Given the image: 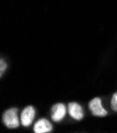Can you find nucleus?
Segmentation results:
<instances>
[{
    "instance_id": "obj_3",
    "label": "nucleus",
    "mask_w": 117,
    "mask_h": 133,
    "mask_svg": "<svg viewBox=\"0 0 117 133\" xmlns=\"http://www.w3.org/2000/svg\"><path fill=\"white\" fill-rule=\"evenodd\" d=\"M35 117V109L32 106H27L26 108H24L21 112V125L23 127H29L31 126L33 119Z\"/></svg>"
},
{
    "instance_id": "obj_6",
    "label": "nucleus",
    "mask_w": 117,
    "mask_h": 133,
    "mask_svg": "<svg viewBox=\"0 0 117 133\" xmlns=\"http://www.w3.org/2000/svg\"><path fill=\"white\" fill-rule=\"evenodd\" d=\"M68 111L71 115V117H73L76 121H80L83 117V110L80 105L77 103H70L68 106Z\"/></svg>"
},
{
    "instance_id": "obj_8",
    "label": "nucleus",
    "mask_w": 117,
    "mask_h": 133,
    "mask_svg": "<svg viewBox=\"0 0 117 133\" xmlns=\"http://www.w3.org/2000/svg\"><path fill=\"white\" fill-rule=\"evenodd\" d=\"M0 68H1V72H0V75H3V73H4V71H5V68H6V63H5V61L3 60V59H1L0 60Z\"/></svg>"
},
{
    "instance_id": "obj_2",
    "label": "nucleus",
    "mask_w": 117,
    "mask_h": 133,
    "mask_svg": "<svg viewBox=\"0 0 117 133\" xmlns=\"http://www.w3.org/2000/svg\"><path fill=\"white\" fill-rule=\"evenodd\" d=\"M89 108L95 116H106L108 114V112L104 109V107L101 105V99L98 97L93 98L89 103Z\"/></svg>"
},
{
    "instance_id": "obj_5",
    "label": "nucleus",
    "mask_w": 117,
    "mask_h": 133,
    "mask_svg": "<svg viewBox=\"0 0 117 133\" xmlns=\"http://www.w3.org/2000/svg\"><path fill=\"white\" fill-rule=\"evenodd\" d=\"M52 129H53L52 124L45 118L39 119L34 126V132L35 133H49V132L52 131Z\"/></svg>"
},
{
    "instance_id": "obj_7",
    "label": "nucleus",
    "mask_w": 117,
    "mask_h": 133,
    "mask_svg": "<svg viewBox=\"0 0 117 133\" xmlns=\"http://www.w3.org/2000/svg\"><path fill=\"white\" fill-rule=\"evenodd\" d=\"M111 107L114 111L117 112V93H115L112 97V101H111Z\"/></svg>"
},
{
    "instance_id": "obj_1",
    "label": "nucleus",
    "mask_w": 117,
    "mask_h": 133,
    "mask_svg": "<svg viewBox=\"0 0 117 133\" xmlns=\"http://www.w3.org/2000/svg\"><path fill=\"white\" fill-rule=\"evenodd\" d=\"M3 124L5 125L6 128L10 129H16L19 127V119H18V115H17V109L12 108L6 110L3 113V117H2Z\"/></svg>"
},
{
    "instance_id": "obj_4",
    "label": "nucleus",
    "mask_w": 117,
    "mask_h": 133,
    "mask_svg": "<svg viewBox=\"0 0 117 133\" xmlns=\"http://www.w3.org/2000/svg\"><path fill=\"white\" fill-rule=\"evenodd\" d=\"M52 119L55 122H60L66 113L65 106L63 104H56L52 107Z\"/></svg>"
}]
</instances>
